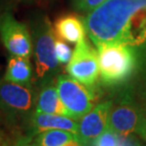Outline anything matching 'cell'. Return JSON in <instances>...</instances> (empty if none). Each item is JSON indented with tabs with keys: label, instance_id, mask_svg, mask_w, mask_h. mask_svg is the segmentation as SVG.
I'll return each mask as SVG.
<instances>
[{
	"label": "cell",
	"instance_id": "obj_1",
	"mask_svg": "<svg viewBox=\"0 0 146 146\" xmlns=\"http://www.w3.org/2000/svg\"><path fill=\"white\" fill-rule=\"evenodd\" d=\"M144 7L146 0H107L83 18L86 32L96 47L125 43L133 17Z\"/></svg>",
	"mask_w": 146,
	"mask_h": 146
},
{
	"label": "cell",
	"instance_id": "obj_2",
	"mask_svg": "<svg viewBox=\"0 0 146 146\" xmlns=\"http://www.w3.org/2000/svg\"><path fill=\"white\" fill-rule=\"evenodd\" d=\"M32 39V56L35 64L34 83L40 88L54 81L60 71L55 50L56 34L54 26L44 14L35 15L29 23Z\"/></svg>",
	"mask_w": 146,
	"mask_h": 146
},
{
	"label": "cell",
	"instance_id": "obj_3",
	"mask_svg": "<svg viewBox=\"0 0 146 146\" xmlns=\"http://www.w3.org/2000/svg\"><path fill=\"white\" fill-rule=\"evenodd\" d=\"M100 77L105 85L116 86L131 76L138 63L134 46L123 42L105 43L97 47Z\"/></svg>",
	"mask_w": 146,
	"mask_h": 146
},
{
	"label": "cell",
	"instance_id": "obj_4",
	"mask_svg": "<svg viewBox=\"0 0 146 146\" xmlns=\"http://www.w3.org/2000/svg\"><path fill=\"white\" fill-rule=\"evenodd\" d=\"M38 94L33 86L0 80V112L10 123L27 122L35 111Z\"/></svg>",
	"mask_w": 146,
	"mask_h": 146
},
{
	"label": "cell",
	"instance_id": "obj_5",
	"mask_svg": "<svg viewBox=\"0 0 146 146\" xmlns=\"http://www.w3.org/2000/svg\"><path fill=\"white\" fill-rule=\"evenodd\" d=\"M58 94L70 113V117L79 120L94 108L96 95L94 87H89L70 76L60 74L56 78Z\"/></svg>",
	"mask_w": 146,
	"mask_h": 146
},
{
	"label": "cell",
	"instance_id": "obj_6",
	"mask_svg": "<svg viewBox=\"0 0 146 146\" xmlns=\"http://www.w3.org/2000/svg\"><path fill=\"white\" fill-rule=\"evenodd\" d=\"M66 72L77 81L94 87L100 76L98 51L86 39L77 42L72 58L67 63Z\"/></svg>",
	"mask_w": 146,
	"mask_h": 146
},
{
	"label": "cell",
	"instance_id": "obj_7",
	"mask_svg": "<svg viewBox=\"0 0 146 146\" xmlns=\"http://www.w3.org/2000/svg\"><path fill=\"white\" fill-rule=\"evenodd\" d=\"M0 37L11 55L29 58L32 55L29 27L17 21L11 12H4L0 15Z\"/></svg>",
	"mask_w": 146,
	"mask_h": 146
},
{
	"label": "cell",
	"instance_id": "obj_8",
	"mask_svg": "<svg viewBox=\"0 0 146 146\" xmlns=\"http://www.w3.org/2000/svg\"><path fill=\"white\" fill-rule=\"evenodd\" d=\"M112 105L113 102L111 100L101 102L79 119L76 136L82 146L92 144L107 128Z\"/></svg>",
	"mask_w": 146,
	"mask_h": 146
},
{
	"label": "cell",
	"instance_id": "obj_9",
	"mask_svg": "<svg viewBox=\"0 0 146 146\" xmlns=\"http://www.w3.org/2000/svg\"><path fill=\"white\" fill-rule=\"evenodd\" d=\"M143 116V112H141L139 107L125 99L120 104L112 105L108 116V126L119 137L126 138L136 133Z\"/></svg>",
	"mask_w": 146,
	"mask_h": 146
},
{
	"label": "cell",
	"instance_id": "obj_10",
	"mask_svg": "<svg viewBox=\"0 0 146 146\" xmlns=\"http://www.w3.org/2000/svg\"><path fill=\"white\" fill-rule=\"evenodd\" d=\"M29 133L27 137L33 138L39 133L52 129L67 130L76 134L78 129V123L71 117L58 114H49L42 112H34L27 121Z\"/></svg>",
	"mask_w": 146,
	"mask_h": 146
},
{
	"label": "cell",
	"instance_id": "obj_11",
	"mask_svg": "<svg viewBox=\"0 0 146 146\" xmlns=\"http://www.w3.org/2000/svg\"><path fill=\"white\" fill-rule=\"evenodd\" d=\"M54 30L57 38L68 42L77 43L85 39V24L83 18L76 14H63L57 18L54 23Z\"/></svg>",
	"mask_w": 146,
	"mask_h": 146
},
{
	"label": "cell",
	"instance_id": "obj_12",
	"mask_svg": "<svg viewBox=\"0 0 146 146\" xmlns=\"http://www.w3.org/2000/svg\"><path fill=\"white\" fill-rule=\"evenodd\" d=\"M36 112L58 114L70 117V113L62 103L58 94L57 86L54 82H48L42 85L37 97L35 108Z\"/></svg>",
	"mask_w": 146,
	"mask_h": 146
},
{
	"label": "cell",
	"instance_id": "obj_13",
	"mask_svg": "<svg viewBox=\"0 0 146 146\" xmlns=\"http://www.w3.org/2000/svg\"><path fill=\"white\" fill-rule=\"evenodd\" d=\"M34 76L35 73L29 57L11 55L6 68L5 80L21 85L33 86Z\"/></svg>",
	"mask_w": 146,
	"mask_h": 146
},
{
	"label": "cell",
	"instance_id": "obj_14",
	"mask_svg": "<svg viewBox=\"0 0 146 146\" xmlns=\"http://www.w3.org/2000/svg\"><path fill=\"white\" fill-rule=\"evenodd\" d=\"M73 139H77L76 134L73 132L67 130L52 129L39 133L34 137L33 141L37 146H63Z\"/></svg>",
	"mask_w": 146,
	"mask_h": 146
},
{
	"label": "cell",
	"instance_id": "obj_15",
	"mask_svg": "<svg viewBox=\"0 0 146 146\" xmlns=\"http://www.w3.org/2000/svg\"><path fill=\"white\" fill-rule=\"evenodd\" d=\"M55 50H56V55H57L58 60L60 61V64H66L72 58L73 56L72 48L63 40H61L60 38L56 39Z\"/></svg>",
	"mask_w": 146,
	"mask_h": 146
},
{
	"label": "cell",
	"instance_id": "obj_16",
	"mask_svg": "<svg viewBox=\"0 0 146 146\" xmlns=\"http://www.w3.org/2000/svg\"><path fill=\"white\" fill-rule=\"evenodd\" d=\"M118 136L110 127L107 126L103 133L95 139V146H118Z\"/></svg>",
	"mask_w": 146,
	"mask_h": 146
},
{
	"label": "cell",
	"instance_id": "obj_17",
	"mask_svg": "<svg viewBox=\"0 0 146 146\" xmlns=\"http://www.w3.org/2000/svg\"><path fill=\"white\" fill-rule=\"evenodd\" d=\"M107 0H74L73 1L74 8L81 12L89 13L102 5Z\"/></svg>",
	"mask_w": 146,
	"mask_h": 146
},
{
	"label": "cell",
	"instance_id": "obj_18",
	"mask_svg": "<svg viewBox=\"0 0 146 146\" xmlns=\"http://www.w3.org/2000/svg\"><path fill=\"white\" fill-rule=\"evenodd\" d=\"M136 133L141 137L143 141H146V116L145 115L141 119V123H139L138 128L136 130Z\"/></svg>",
	"mask_w": 146,
	"mask_h": 146
},
{
	"label": "cell",
	"instance_id": "obj_19",
	"mask_svg": "<svg viewBox=\"0 0 146 146\" xmlns=\"http://www.w3.org/2000/svg\"><path fill=\"white\" fill-rule=\"evenodd\" d=\"M14 146H37V145L31 139V138H29V137H23V138L17 139Z\"/></svg>",
	"mask_w": 146,
	"mask_h": 146
},
{
	"label": "cell",
	"instance_id": "obj_20",
	"mask_svg": "<svg viewBox=\"0 0 146 146\" xmlns=\"http://www.w3.org/2000/svg\"><path fill=\"white\" fill-rule=\"evenodd\" d=\"M14 144L15 142L13 143L10 137H8L2 129H0V146H14Z\"/></svg>",
	"mask_w": 146,
	"mask_h": 146
},
{
	"label": "cell",
	"instance_id": "obj_21",
	"mask_svg": "<svg viewBox=\"0 0 146 146\" xmlns=\"http://www.w3.org/2000/svg\"><path fill=\"white\" fill-rule=\"evenodd\" d=\"M63 146H82V145L80 144V142L77 141V139H73V141H70Z\"/></svg>",
	"mask_w": 146,
	"mask_h": 146
},
{
	"label": "cell",
	"instance_id": "obj_22",
	"mask_svg": "<svg viewBox=\"0 0 146 146\" xmlns=\"http://www.w3.org/2000/svg\"><path fill=\"white\" fill-rule=\"evenodd\" d=\"M19 1H22V2H26V3H30V2H32L33 0H19Z\"/></svg>",
	"mask_w": 146,
	"mask_h": 146
},
{
	"label": "cell",
	"instance_id": "obj_23",
	"mask_svg": "<svg viewBox=\"0 0 146 146\" xmlns=\"http://www.w3.org/2000/svg\"><path fill=\"white\" fill-rule=\"evenodd\" d=\"M2 120H3V117H2V115H1V112H0V126H1ZM0 129H1V127H0Z\"/></svg>",
	"mask_w": 146,
	"mask_h": 146
},
{
	"label": "cell",
	"instance_id": "obj_24",
	"mask_svg": "<svg viewBox=\"0 0 146 146\" xmlns=\"http://www.w3.org/2000/svg\"><path fill=\"white\" fill-rule=\"evenodd\" d=\"M139 146H146V145H143V144H141V145H139Z\"/></svg>",
	"mask_w": 146,
	"mask_h": 146
},
{
	"label": "cell",
	"instance_id": "obj_25",
	"mask_svg": "<svg viewBox=\"0 0 146 146\" xmlns=\"http://www.w3.org/2000/svg\"><path fill=\"white\" fill-rule=\"evenodd\" d=\"M72 1H74V0H72Z\"/></svg>",
	"mask_w": 146,
	"mask_h": 146
}]
</instances>
